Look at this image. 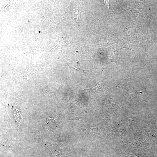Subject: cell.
Returning <instances> with one entry per match:
<instances>
[{"instance_id":"6da1fadb","label":"cell","mask_w":157,"mask_h":157,"mask_svg":"<svg viewBox=\"0 0 157 157\" xmlns=\"http://www.w3.org/2000/svg\"><path fill=\"white\" fill-rule=\"evenodd\" d=\"M12 115L10 122L14 129L18 131V127L19 126V123L20 121L22 114V110L16 108L15 106H13Z\"/></svg>"},{"instance_id":"7a4b0ae2","label":"cell","mask_w":157,"mask_h":157,"mask_svg":"<svg viewBox=\"0 0 157 157\" xmlns=\"http://www.w3.org/2000/svg\"><path fill=\"white\" fill-rule=\"evenodd\" d=\"M81 127L82 131L92 137L97 138L100 135L98 132L97 126L95 128L87 127L83 124Z\"/></svg>"},{"instance_id":"3957f363","label":"cell","mask_w":157,"mask_h":157,"mask_svg":"<svg viewBox=\"0 0 157 157\" xmlns=\"http://www.w3.org/2000/svg\"><path fill=\"white\" fill-rule=\"evenodd\" d=\"M101 83L98 82L94 86L91 87L90 88L83 90L86 91L87 92H90L93 93L97 91V90L99 88L100 85Z\"/></svg>"},{"instance_id":"277c9868","label":"cell","mask_w":157,"mask_h":157,"mask_svg":"<svg viewBox=\"0 0 157 157\" xmlns=\"http://www.w3.org/2000/svg\"><path fill=\"white\" fill-rule=\"evenodd\" d=\"M79 61H78L77 62H75V64L74 66V67H76V68H74L75 69L78 70L81 73H86L88 72L89 70H84L81 69L80 67L79 63Z\"/></svg>"},{"instance_id":"5b68a950","label":"cell","mask_w":157,"mask_h":157,"mask_svg":"<svg viewBox=\"0 0 157 157\" xmlns=\"http://www.w3.org/2000/svg\"><path fill=\"white\" fill-rule=\"evenodd\" d=\"M117 51L116 50L112 49L110 52L111 59L112 61L115 60L116 58Z\"/></svg>"},{"instance_id":"8992f818","label":"cell","mask_w":157,"mask_h":157,"mask_svg":"<svg viewBox=\"0 0 157 157\" xmlns=\"http://www.w3.org/2000/svg\"><path fill=\"white\" fill-rule=\"evenodd\" d=\"M81 157H90L88 155V154H87L86 153L85 150L84 152L82 154Z\"/></svg>"},{"instance_id":"52a82bcc","label":"cell","mask_w":157,"mask_h":157,"mask_svg":"<svg viewBox=\"0 0 157 157\" xmlns=\"http://www.w3.org/2000/svg\"><path fill=\"white\" fill-rule=\"evenodd\" d=\"M109 0H104V2L106 4V5L107 7L108 8L109 10Z\"/></svg>"},{"instance_id":"ba28073f","label":"cell","mask_w":157,"mask_h":157,"mask_svg":"<svg viewBox=\"0 0 157 157\" xmlns=\"http://www.w3.org/2000/svg\"><path fill=\"white\" fill-rule=\"evenodd\" d=\"M157 34V32H156V35Z\"/></svg>"},{"instance_id":"9c48e42d","label":"cell","mask_w":157,"mask_h":157,"mask_svg":"<svg viewBox=\"0 0 157 157\" xmlns=\"http://www.w3.org/2000/svg\"><path fill=\"white\" fill-rule=\"evenodd\" d=\"M120 157H122V156H120Z\"/></svg>"}]
</instances>
